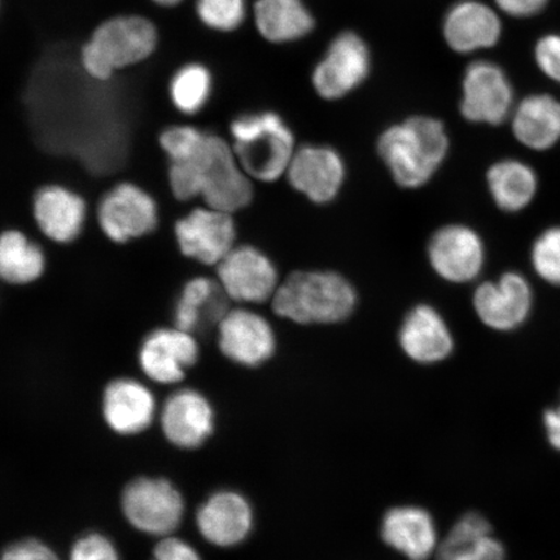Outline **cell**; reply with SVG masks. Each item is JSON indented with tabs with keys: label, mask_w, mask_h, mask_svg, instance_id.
Instances as JSON below:
<instances>
[{
	"label": "cell",
	"mask_w": 560,
	"mask_h": 560,
	"mask_svg": "<svg viewBox=\"0 0 560 560\" xmlns=\"http://www.w3.org/2000/svg\"><path fill=\"white\" fill-rule=\"evenodd\" d=\"M171 191L179 201L201 198L206 207L235 214L255 196L254 179L237 160L233 145L206 132L191 155L172 161L167 172Z\"/></svg>",
	"instance_id": "1"
},
{
	"label": "cell",
	"mask_w": 560,
	"mask_h": 560,
	"mask_svg": "<svg viewBox=\"0 0 560 560\" xmlns=\"http://www.w3.org/2000/svg\"><path fill=\"white\" fill-rule=\"evenodd\" d=\"M377 155L392 179L405 190L430 184L451 151L444 122L435 117L412 116L388 126L377 139Z\"/></svg>",
	"instance_id": "2"
},
{
	"label": "cell",
	"mask_w": 560,
	"mask_h": 560,
	"mask_svg": "<svg viewBox=\"0 0 560 560\" xmlns=\"http://www.w3.org/2000/svg\"><path fill=\"white\" fill-rule=\"evenodd\" d=\"M357 304L354 285L332 270L293 271L271 299L278 317L298 325L341 324L354 313Z\"/></svg>",
	"instance_id": "3"
},
{
	"label": "cell",
	"mask_w": 560,
	"mask_h": 560,
	"mask_svg": "<svg viewBox=\"0 0 560 560\" xmlns=\"http://www.w3.org/2000/svg\"><path fill=\"white\" fill-rule=\"evenodd\" d=\"M230 135L235 155L252 179L272 184L284 177L298 147L282 116L271 110L242 115L231 122Z\"/></svg>",
	"instance_id": "4"
},
{
	"label": "cell",
	"mask_w": 560,
	"mask_h": 560,
	"mask_svg": "<svg viewBox=\"0 0 560 560\" xmlns=\"http://www.w3.org/2000/svg\"><path fill=\"white\" fill-rule=\"evenodd\" d=\"M159 34L149 19L116 16L96 27L83 46L81 62L96 81H108L120 70L139 65L156 50Z\"/></svg>",
	"instance_id": "5"
},
{
	"label": "cell",
	"mask_w": 560,
	"mask_h": 560,
	"mask_svg": "<svg viewBox=\"0 0 560 560\" xmlns=\"http://www.w3.org/2000/svg\"><path fill=\"white\" fill-rule=\"evenodd\" d=\"M122 513L132 527L145 535L172 536L185 515V501L170 480L138 478L121 497Z\"/></svg>",
	"instance_id": "6"
},
{
	"label": "cell",
	"mask_w": 560,
	"mask_h": 560,
	"mask_svg": "<svg viewBox=\"0 0 560 560\" xmlns=\"http://www.w3.org/2000/svg\"><path fill=\"white\" fill-rule=\"evenodd\" d=\"M534 306V287L520 271H505L499 278L480 282L472 293L476 317L495 332L520 330L530 318Z\"/></svg>",
	"instance_id": "7"
},
{
	"label": "cell",
	"mask_w": 560,
	"mask_h": 560,
	"mask_svg": "<svg viewBox=\"0 0 560 560\" xmlns=\"http://www.w3.org/2000/svg\"><path fill=\"white\" fill-rule=\"evenodd\" d=\"M427 257L433 272L444 282L468 284L485 271L487 245L479 231L466 223H447L430 237Z\"/></svg>",
	"instance_id": "8"
},
{
	"label": "cell",
	"mask_w": 560,
	"mask_h": 560,
	"mask_svg": "<svg viewBox=\"0 0 560 560\" xmlns=\"http://www.w3.org/2000/svg\"><path fill=\"white\" fill-rule=\"evenodd\" d=\"M215 268L221 289L235 303H268L280 284L277 265L254 245H235Z\"/></svg>",
	"instance_id": "9"
},
{
	"label": "cell",
	"mask_w": 560,
	"mask_h": 560,
	"mask_svg": "<svg viewBox=\"0 0 560 560\" xmlns=\"http://www.w3.org/2000/svg\"><path fill=\"white\" fill-rule=\"evenodd\" d=\"M515 107L514 90L503 70L490 61H475L462 81L459 109L466 121L500 126Z\"/></svg>",
	"instance_id": "10"
},
{
	"label": "cell",
	"mask_w": 560,
	"mask_h": 560,
	"mask_svg": "<svg viewBox=\"0 0 560 560\" xmlns=\"http://www.w3.org/2000/svg\"><path fill=\"white\" fill-rule=\"evenodd\" d=\"M370 68L365 40L353 32L341 33L313 70L315 93L325 101H339L365 82Z\"/></svg>",
	"instance_id": "11"
},
{
	"label": "cell",
	"mask_w": 560,
	"mask_h": 560,
	"mask_svg": "<svg viewBox=\"0 0 560 560\" xmlns=\"http://www.w3.org/2000/svg\"><path fill=\"white\" fill-rule=\"evenodd\" d=\"M284 177L313 205L327 206L345 187L347 165L331 145L304 144L296 149Z\"/></svg>",
	"instance_id": "12"
},
{
	"label": "cell",
	"mask_w": 560,
	"mask_h": 560,
	"mask_svg": "<svg viewBox=\"0 0 560 560\" xmlns=\"http://www.w3.org/2000/svg\"><path fill=\"white\" fill-rule=\"evenodd\" d=\"M180 254L206 266H217L236 245L234 214L209 207L191 210L175 223Z\"/></svg>",
	"instance_id": "13"
},
{
	"label": "cell",
	"mask_w": 560,
	"mask_h": 560,
	"mask_svg": "<svg viewBox=\"0 0 560 560\" xmlns=\"http://www.w3.org/2000/svg\"><path fill=\"white\" fill-rule=\"evenodd\" d=\"M97 221L110 242L125 244L156 229L158 205L143 188L121 184L104 196Z\"/></svg>",
	"instance_id": "14"
},
{
	"label": "cell",
	"mask_w": 560,
	"mask_h": 560,
	"mask_svg": "<svg viewBox=\"0 0 560 560\" xmlns=\"http://www.w3.org/2000/svg\"><path fill=\"white\" fill-rule=\"evenodd\" d=\"M217 328L222 354L237 365L258 368L276 353L275 328L260 313L247 307L230 310Z\"/></svg>",
	"instance_id": "15"
},
{
	"label": "cell",
	"mask_w": 560,
	"mask_h": 560,
	"mask_svg": "<svg viewBox=\"0 0 560 560\" xmlns=\"http://www.w3.org/2000/svg\"><path fill=\"white\" fill-rule=\"evenodd\" d=\"M199 359L198 340L191 332L158 328L147 335L139 349V366L152 382L177 384Z\"/></svg>",
	"instance_id": "16"
},
{
	"label": "cell",
	"mask_w": 560,
	"mask_h": 560,
	"mask_svg": "<svg viewBox=\"0 0 560 560\" xmlns=\"http://www.w3.org/2000/svg\"><path fill=\"white\" fill-rule=\"evenodd\" d=\"M161 430L174 446L198 450L212 436L214 410L208 398L195 389L175 392L160 415Z\"/></svg>",
	"instance_id": "17"
},
{
	"label": "cell",
	"mask_w": 560,
	"mask_h": 560,
	"mask_svg": "<svg viewBox=\"0 0 560 560\" xmlns=\"http://www.w3.org/2000/svg\"><path fill=\"white\" fill-rule=\"evenodd\" d=\"M398 341L404 353L422 365L450 359L455 345L444 315L430 304H418L405 315Z\"/></svg>",
	"instance_id": "18"
},
{
	"label": "cell",
	"mask_w": 560,
	"mask_h": 560,
	"mask_svg": "<svg viewBox=\"0 0 560 560\" xmlns=\"http://www.w3.org/2000/svg\"><path fill=\"white\" fill-rule=\"evenodd\" d=\"M196 525L209 544L233 548L242 544L254 528V510L241 493L220 490L199 508Z\"/></svg>",
	"instance_id": "19"
},
{
	"label": "cell",
	"mask_w": 560,
	"mask_h": 560,
	"mask_svg": "<svg viewBox=\"0 0 560 560\" xmlns=\"http://www.w3.org/2000/svg\"><path fill=\"white\" fill-rule=\"evenodd\" d=\"M102 409L112 431L121 436H136L155 419L156 400L144 384L121 377L105 387Z\"/></svg>",
	"instance_id": "20"
},
{
	"label": "cell",
	"mask_w": 560,
	"mask_h": 560,
	"mask_svg": "<svg viewBox=\"0 0 560 560\" xmlns=\"http://www.w3.org/2000/svg\"><path fill=\"white\" fill-rule=\"evenodd\" d=\"M516 142L534 152H548L560 143V102L534 94L516 104L509 118Z\"/></svg>",
	"instance_id": "21"
},
{
	"label": "cell",
	"mask_w": 560,
	"mask_h": 560,
	"mask_svg": "<svg viewBox=\"0 0 560 560\" xmlns=\"http://www.w3.org/2000/svg\"><path fill=\"white\" fill-rule=\"evenodd\" d=\"M500 18L485 3L465 0L447 12L443 33L447 46L458 54L489 48L500 40Z\"/></svg>",
	"instance_id": "22"
},
{
	"label": "cell",
	"mask_w": 560,
	"mask_h": 560,
	"mask_svg": "<svg viewBox=\"0 0 560 560\" xmlns=\"http://www.w3.org/2000/svg\"><path fill=\"white\" fill-rule=\"evenodd\" d=\"M86 202L62 186H46L35 195L34 220L52 242L67 244L81 234L86 221Z\"/></svg>",
	"instance_id": "23"
},
{
	"label": "cell",
	"mask_w": 560,
	"mask_h": 560,
	"mask_svg": "<svg viewBox=\"0 0 560 560\" xmlns=\"http://www.w3.org/2000/svg\"><path fill=\"white\" fill-rule=\"evenodd\" d=\"M382 537L385 544L409 560H427L439 548L435 521L422 508L389 510L383 520Z\"/></svg>",
	"instance_id": "24"
},
{
	"label": "cell",
	"mask_w": 560,
	"mask_h": 560,
	"mask_svg": "<svg viewBox=\"0 0 560 560\" xmlns=\"http://www.w3.org/2000/svg\"><path fill=\"white\" fill-rule=\"evenodd\" d=\"M486 180L490 199L508 214L528 209L540 190V178L534 166L515 158L497 160L488 167Z\"/></svg>",
	"instance_id": "25"
},
{
	"label": "cell",
	"mask_w": 560,
	"mask_h": 560,
	"mask_svg": "<svg viewBox=\"0 0 560 560\" xmlns=\"http://www.w3.org/2000/svg\"><path fill=\"white\" fill-rule=\"evenodd\" d=\"M229 301L219 280L192 278L182 289L175 305L174 327L194 334L201 327L219 326L230 311Z\"/></svg>",
	"instance_id": "26"
},
{
	"label": "cell",
	"mask_w": 560,
	"mask_h": 560,
	"mask_svg": "<svg viewBox=\"0 0 560 560\" xmlns=\"http://www.w3.org/2000/svg\"><path fill=\"white\" fill-rule=\"evenodd\" d=\"M438 560H506L505 546L479 513H468L439 542Z\"/></svg>",
	"instance_id": "27"
},
{
	"label": "cell",
	"mask_w": 560,
	"mask_h": 560,
	"mask_svg": "<svg viewBox=\"0 0 560 560\" xmlns=\"http://www.w3.org/2000/svg\"><path fill=\"white\" fill-rule=\"evenodd\" d=\"M254 15L258 33L272 44L304 38L314 27L303 0H257Z\"/></svg>",
	"instance_id": "28"
},
{
	"label": "cell",
	"mask_w": 560,
	"mask_h": 560,
	"mask_svg": "<svg viewBox=\"0 0 560 560\" xmlns=\"http://www.w3.org/2000/svg\"><path fill=\"white\" fill-rule=\"evenodd\" d=\"M46 257L37 244L19 230L0 234V279L5 283L25 285L44 275Z\"/></svg>",
	"instance_id": "29"
},
{
	"label": "cell",
	"mask_w": 560,
	"mask_h": 560,
	"mask_svg": "<svg viewBox=\"0 0 560 560\" xmlns=\"http://www.w3.org/2000/svg\"><path fill=\"white\" fill-rule=\"evenodd\" d=\"M212 73L206 66L192 62L182 67L171 81L170 93L174 107L180 114L196 115L206 107L212 94Z\"/></svg>",
	"instance_id": "30"
},
{
	"label": "cell",
	"mask_w": 560,
	"mask_h": 560,
	"mask_svg": "<svg viewBox=\"0 0 560 560\" xmlns=\"http://www.w3.org/2000/svg\"><path fill=\"white\" fill-rule=\"evenodd\" d=\"M529 262L538 279L560 289V225L546 228L535 237Z\"/></svg>",
	"instance_id": "31"
},
{
	"label": "cell",
	"mask_w": 560,
	"mask_h": 560,
	"mask_svg": "<svg viewBox=\"0 0 560 560\" xmlns=\"http://www.w3.org/2000/svg\"><path fill=\"white\" fill-rule=\"evenodd\" d=\"M202 24L215 32H233L247 16V0H196Z\"/></svg>",
	"instance_id": "32"
},
{
	"label": "cell",
	"mask_w": 560,
	"mask_h": 560,
	"mask_svg": "<svg viewBox=\"0 0 560 560\" xmlns=\"http://www.w3.org/2000/svg\"><path fill=\"white\" fill-rule=\"evenodd\" d=\"M205 136L206 131L195 126L177 125L161 132L159 142L171 161H178L191 155Z\"/></svg>",
	"instance_id": "33"
},
{
	"label": "cell",
	"mask_w": 560,
	"mask_h": 560,
	"mask_svg": "<svg viewBox=\"0 0 560 560\" xmlns=\"http://www.w3.org/2000/svg\"><path fill=\"white\" fill-rule=\"evenodd\" d=\"M68 560H120V556L107 536L89 534L74 542Z\"/></svg>",
	"instance_id": "34"
},
{
	"label": "cell",
	"mask_w": 560,
	"mask_h": 560,
	"mask_svg": "<svg viewBox=\"0 0 560 560\" xmlns=\"http://www.w3.org/2000/svg\"><path fill=\"white\" fill-rule=\"evenodd\" d=\"M536 62L551 81L560 83V35H546L537 42Z\"/></svg>",
	"instance_id": "35"
},
{
	"label": "cell",
	"mask_w": 560,
	"mask_h": 560,
	"mask_svg": "<svg viewBox=\"0 0 560 560\" xmlns=\"http://www.w3.org/2000/svg\"><path fill=\"white\" fill-rule=\"evenodd\" d=\"M0 560H60L58 555L50 548V546L35 540V538H27V540L12 544L7 548Z\"/></svg>",
	"instance_id": "36"
},
{
	"label": "cell",
	"mask_w": 560,
	"mask_h": 560,
	"mask_svg": "<svg viewBox=\"0 0 560 560\" xmlns=\"http://www.w3.org/2000/svg\"><path fill=\"white\" fill-rule=\"evenodd\" d=\"M151 560H201L199 552L182 538L166 536L153 550Z\"/></svg>",
	"instance_id": "37"
},
{
	"label": "cell",
	"mask_w": 560,
	"mask_h": 560,
	"mask_svg": "<svg viewBox=\"0 0 560 560\" xmlns=\"http://www.w3.org/2000/svg\"><path fill=\"white\" fill-rule=\"evenodd\" d=\"M497 5L514 18H529L545 9L548 0H495Z\"/></svg>",
	"instance_id": "38"
},
{
	"label": "cell",
	"mask_w": 560,
	"mask_h": 560,
	"mask_svg": "<svg viewBox=\"0 0 560 560\" xmlns=\"http://www.w3.org/2000/svg\"><path fill=\"white\" fill-rule=\"evenodd\" d=\"M542 424L548 443L560 453V398L559 401L544 412Z\"/></svg>",
	"instance_id": "39"
},
{
	"label": "cell",
	"mask_w": 560,
	"mask_h": 560,
	"mask_svg": "<svg viewBox=\"0 0 560 560\" xmlns=\"http://www.w3.org/2000/svg\"><path fill=\"white\" fill-rule=\"evenodd\" d=\"M152 2L161 7H174L178 5L180 2H184V0H152Z\"/></svg>",
	"instance_id": "40"
}]
</instances>
